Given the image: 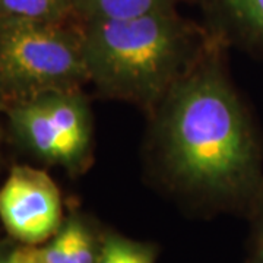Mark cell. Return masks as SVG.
Returning <instances> with one entry per match:
<instances>
[{
	"mask_svg": "<svg viewBox=\"0 0 263 263\" xmlns=\"http://www.w3.org/2000/svg\"><path fill=\"white\" fill-rule=\"evenodd\" d=\"M5 113L13 139L37 160L73 177L91 167L94 116L82 88L32 95L10 103Z\"/></svg>",
	"mask_w": 263,
	"mask_h": 263,
	"instance_id": "obj_4",
	"label": "cell"
},
{
	"mask_svg": "<svg viewBox=\"0 0 263 263\" xmlns=\"http://www.w3.org/2000/svg\"><path fill=\"white\" fill-rule=\"evenodd\" d=\"M0 263H43L38 246L19 243L8 237L0 240Z\"/></svg>",
	"mask_w": 263,
	"mask_h": 263,
	"instance_id": "obj_11",
	"label": "cell"
},
{
	"mask_svg": "<svg viewBox=\"0 0 263 263\" xmlns=\"http://www.w3.org/2000/svg\"><path fill=\"white\" fill-rule=\"evenodd\" d=\"M8 107V100H6V95H5V91L2 88V84H0V111H5Z\"/></svg>",
	"mask_w": 263,
	"mask_h": 263,
	"instance_id": "obj_14",
	"label": "cell"
},
{
	"mask_svg": "<svg viewBox=\"0 0 263 263\" xmlns=\"http://www.w3.org/2000/svg\"><path fill=\"white\" fill-rule=\"evenodd\" d=\"M247 218L250 221L252 250H263V187L254 199Z\"/></svg>",
	"mask_w": 263,
	"mask_h": 263,
	"instance_id": "obj_12",
	"label": "cell"
},
{
	"mask_svg": "<svg viewBox=\"0 0 263 263\" xmlns=\"http://www.w3.org/2000/svg\"><path fill=\"white\" fill-rule=\"evenodd\" d=\"M60 189L46 171L15 165L0 187V221L10 238L41 246L65 219Z\"/></svg>",
	"mask_w": 263,
	"mask_h": 263,
	"instance_id": "obj_5",
	"label": "cell"
},
{
	"mask_svg": "<svg viewBox=\"0 0 263 263\" xmlns=\"http://www.w3.org/2000/svg\"><path fill=\"white\" fill-rule=\"evenodd\" d=\"M208 32L228 48L263 59V0H192Z\"/></svg>",
	"mask_w": 263,
	"mask_h": 263,
	"instance_id": "obj_6",
	"label": "cell"
},
{
	"mask_svg": "<svg viewBox=\"0 0 263 263\" xmlns=\"http://www.w3.org/2000/svg\"><path fill=\"white\" fill-rule=\"evenodd\" d=\"M160 247L105 227L98 263H157Z\"/></svg>",
	"mask_w": 263,
	"mask_h": 263,
	"instance_id": "obj_9",
	"label": "cell"
},
{
	"mask_svg": "<svg viewBox=\"0 0 263 263\" xmlns=\"http://www.w3.org/2000/svg\"><path fill=\"white\" fill-rule=\"evenodd\" d=\"M245 263H263V250H252Z\"/></svg>",
	"mask_w": 263,
	"mask_h": 263,
	"instance_id": "obj_13",
	"label": "cell"
},
{
	"mask_svg": "<svg viewBox=\"0 0 263 263\" xmlns=\"http://www.w3.org/2000/svg\"><path fill=\"white\" fill-rule=\"evenodd\" d=\"M105 226L95 216L70 209L62 226L38 246L43 263H98Z\"/></svg>",
	"mask_w": 263,
	"mask_h": 263,
	"instance_id": "obj_7",
	"label": "cell"
},
{
	"mask_svg": "<svg viewBox=\"0 0 263 263\" xmlns=\"http://www.w3.org/2000/svg\"><path fill=\"white\" fill-rule=\"evenodd\" d=\"M0 84L8 105L89 84L82 24L0 19Z\"/></svg>",
	"mask_w": 263,
	"mask_h": 263,
	"instance_id": "obj_3",
	"label": "cell"
},
{
	"mask_svg": "<svg viewBox=\"0 0 263 263\" xmlns=\"http://www.w3.org/2000/svg\"><path fill=\"white\" fill-rule=\"evenodd\" d=\"M0 141H2V133H0Z\"/></svg>",
	"mask_w": 263,
	"mask_h": 263,
	"instance_id": "obj_15",
	"label": "cell"
},
{
	"mask_svg": "<svg viewBox=\"0 0 263 263\" xmlns=\"http://www.w3.org/2000/svg\"><path fill=\"white\" fill-rule=\"evenodd\" d=\"M0 19L62 22L76 16L72 0H0Z\"/></svg>",
	"mask_w": 263,
	"mask_h": 263,
	"instance_id": "obj_10",
	"label": "cell"
},
{
	"mask_svg": "<svg viewBox=\"0 0 263 263\" xmlns=\"http://www.w3.org/2000/svg\"><path fill=\"white\" fill-rule=\"evenodd\" d=\"M81 24L89 84L105 98L133 104L146 116L222 44L179 9Z\"/></svg>",
	"mask_w": 263,
	"mask_h": 263,
	"instance_id": "obj_2",
	"label": "cell"
},
{
	"mask_svg": "<svg viewBox=\"0 0 263 263\" xmlns=\"http://www.w3.org/2000/svg\"><path fill=\"white\" fill-rule=\"evenodd\" d=\"M216 44L148 116L155 181L197 209L247 216L263 187V138Z\"/></svg>",
	"mask_w": 263,
	"mask_h": 263,
	"instance_id": "obj_1",
	"label": "cell"
},
{
	"mask_svg": "<svg viewBox=\"0 0 263 263\" xmlns=\"http://www.w3.org/2000/svg\"><path fill=\"white\" fill-rule=\"evenodd\" d=\"M73 12L79 22H97V21H116L129 19L179 9L183 3H192V0H72Z\"/></svg>",
	"mask_w": 263,
	"mask_h": 263,
	"instance_id": "obj_8",
	"label": "cell"
}]
</instances>
